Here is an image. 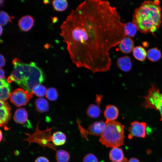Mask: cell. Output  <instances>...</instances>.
<instances>
[{"label": "cell", "mask_w": 162, "mask_h": 162, "mask_svg": "<svg viewBox=\"0 0 162 162\" xmlns=\"http://www.w3.org/2000/svg\"><path fill=\"white\" fill-rule=\"evenodd\" d=\"M119 162H128L127 159L126 158H124L122 161Z\"/></svg>", "instance_id": "obj_37"}, {"label": "cell", "mask_w": 162, "mask_h": 162, "mask_svg": "<svg viewBox=\"0 0 162 162\" xmlns=\"http://www.w3.org/2000/svg\"><path fill=\"white\" fill-rule=\"evenodd\" d=\"M117 64L121 70L124 72L129 71L132 66L130 58L126 56L118 58L117 61Z\"/></svg>", "instance_id": "obj_16"}, {"label": "cell", "mask_w": 162, "mask_h": 162, "mask_svg": "<svg viewBox=\"0 0 162 162\" xmlns=\"http://www.w3.org/2000/svg\"><path fill=\"white\" fill-rule=\"evenodd\" d=\"M162 18L160 1H147L135 9L132 22L141 32L153 33L160 27Z\"/></svg>", "instance_id": "obj_2"}, {"label": "cell", "mask_w": 162, "mask_h": 162, "mask_svg": "<svg viewBox=\"0 0 162 162\" xmlns=\"http://www.w3.org/2000/svg\"><path fill=\"white\" fill-rule=\"evenodd\" d=\"M52 4L54 9L58 11H62L65 10L68 5L66 0H54L52 1Z\"/></svg>", "instance_id": "obj_25"}, {"label": "cell", "mask_w": 162, "mask_h": 162, "mask_svg": "<svg viewBox=\"0 0 162 162\" xmlns=\"http://www.w3.org/2000/svg\"><path fill=\"white\" fill-rule=\"evenodd\" d=\"M11 18L8 14L3 10L0 11V24L2 26L6 25L8 22H10L12 23Z\"/></svg>", "instance_id": "obj_28"}, {"label": "cell", "mask_w": 162, "mask_h": 162, "mask_svg": "<svg viewBox=\"0 0 162 162\" xmlns=\"http://www.w3.org/2000/svg\"><path fill=\"white\" fill-rule=\"evenodd\" d=\"M99 104H91L88 106L86 114L90 118H96L100 115L101 110Z\"/></svg>", "instance_id": "obj_19"}, {"label": "cell", "mask_w": 162, "mask_h": 162, "mask_svg": "<svg viewBox=\"0 0 162 162\" xmlns=\"http://www.w3.org/2000/svg\"><path fill=\"white\" fill-rule=\"evenodd\" d=\"M128 129V138L131 139L133 137L144 138L146 135V124L144 122L134 121L131 123Z\"/></svg>", "instance_id": "obj_8"}, {"label": "cell", "mask_w": 162, "mask_h": 162, "mask_svg": "<svg viewBox=\"0 0 162 162\" xmlns=\"http://www.w3.org/2000/svg\"><path fill=\"white\" fill-rule=\"evenodd\" d=\"M116 7L109 1L86 0L71 10L60 26L72 62L94 73L108 70L110 51L126 37Z\"/></svg>", "instance_id": "obj_1"}, {"label": "cell", "mask_w": 162, "mask_h": 162, "mask_svg": "<svg viewBox=\"0 0 162 162\" xmlns=\"http://www.w3.org/2000/svg\"><path fill=\"white\" fill-rule=\"evenodd\" d=\"M0 68H2L4 66L5 64V60L4 56L1 54L0 55Z\"/></svg>", "instance_id": "obj_31"}, {"label": "cell", "mask_w": 162, "mask_h": 162, "mask_svg": "<svg viewBox=\"0 0 162 162\" xmlns=\"http://www.w3.org/2000/svg\"><path fill=\"white\" fill-rule=\"evenodd\" d=\"M0 126L8 130L10 128L8 127L11 118V108L8 102L0 101Z\"/></svg>", "instance_id": "obj_9"}, {"label": "cell", "mask_w": 162, "mask_h": 162, "mask_svg": "<svg viewBox=\"0 0 162 162\" xmlns=\"http://www.w3.org/2000/svg\"><path fill=\"white\" fill-rule=\"evenodd\" d=\"M4 0H0V6L2 7L4 4Z\"/></svg>", "instance_id": "obj_34"}, {"label": "cell", "mask_w": 162, "mask_h": 162, "mask_svg": "<svg viewBox=\"0 0 162 162\" xmlns=\"http://www.w3.org/2000/svg\"><path fill=\"white\" fill-rule=\"evenodd\" d=\"M12 64L14 69L7 80L9 83L14 82L24 90L31 92L35 86L43 82V71L34 62L25 63L15 58Z\"/></svg>", "instance_id": "obj_3"}, {"label": "cell", "mask_w": 162, "mask_h": 162, "mask_svg": "<svg viewBox=\"0 0 162 162\" xmlns=\"http://www.w3.org/2000/svg\"><path fill=\"white\" fill-rule=\"evenodd\" d=\"M34 93L21 88L15 89L12 93L10 98L11 103L17 107L26 105L33 97Z\"/></svg>", "instance_id": "obj_7"}, {"label": "cell", "mask_w": 162, "mask_h": 162, "mask_svg": "<svg viewBox=\"0 0 162 162\" xmlns=\"http://www.w3.org/2000/svg\"><path fill=\"white\" fill-rule=\"evenodd\" d=\"M0 80L3 79L5 78L4 77V70L2 68H0Z\"/></svg>", "instance_id": "obj_32"}, {"label": "cell", "mask_w": 162, "mask_h": 162, "mask_svg": "<svg viewBox=\"0 0 162 162\" xmlns=\"http://www.w3.org/2000/svg\"><path fill=\"white\" fill-rule=\"evenodd\" d=\"M66 137L64 133L60 131H56L51 136V141L55 146H60L64 145L66 142Z\"/></svg>", "instance_id": "obj_18"}, {"label": "cell", "mask_w": 162, "mask_h": 162, "mask_svg": "<svg viewBox=\"0 0 162 162\" xmlns=\"http://www.w3.org/2000/svg\"><path fill=\"white\" fill-rule=\"evenodd\" d=\"M83 162H98V160L95 155L89 153L85 156Z\"/></svg>", "instance_id": "obj_29"}, {"label": "cell", "mask_w": 162, "mask_h": 162, "mask_svg": "<svg viewBox=\"0 0 162 162\" xmlns=\"http://www.w3.org/2000/svg\"><path fill=\"white\" fill-rule=\"evenodd\" d=\"M47 91L44 86L40 84L35 86L33 88L32 92L38 97H43L46 95Z\"/></svg>", "instance_id": "obj_26"}, {"label": "cell", "mask_w": 162, "mask_h": 162, "mask_svg": "<svg viewBox=\"0 0 162 162\" xmlns=\"http://www.w3.org/2000/svg\"><path fill=\"white\" fill-rule=\"evenodd\" d=\"M147 56L150 61L155 62L159 60L161 57V53L160 50L157 48L149 49L147 52Z\"/></svg>", "instance_id": "obj_23"}, {"label": "cell", "mask_w": 162, "mask_h": 162, "mask_svg": "<svg viewBox=\"0 0 162 162\" xmlns=\"http://www.w3.org/2000/svg\"><path fill=\"white\" fill-rule=\"evenodd\" d=\"M13 119L15 122L20 124L24 125L27 122H29L28 119V113L23 108L18 109L15 111Z\"/></svg>", "instance_id": "obj_13"}, {"label": "cell", "mask_w": 162, "mask_h": 162, "mask_svg": "<svg viewBox=\"0 0 162 162\" xmlns=\"http://www.w3.org/2000/svg\"><path fill=\"white\" fill-rule=\"evenodd\" d=\"M106 127L99 142L106 147H118L124 144V126L116 121H106Z\"/></svg>", "instance_id": "obj_4"}, {"label": "cell", "mask_w": 162, "mask_h": 162, "mask_svg": "<svg viewBox=\"0 0 162 162\" xmlns=\"http://www.w3.org/2000/svg\"><path fill=\"white\" fill-rule=\"evenodd\" d=\"M48 1H44V3L45 4H46L48 3Z\"/></svg>", "instance_id": "obj_38"}, {"label": "cell", "mask_w": 162, "mask_h": 162, "mask_svg": "<svg viewBox=\"0 0 162 162\" xmlns=\"http://www.w3.org/2000/svg\"><path fill=\"white\" fill-rule=\"evenodd\" d=\"M124 30L126 36L131 38L136 35L138 29L132 22H128L124 23Z\"/></svg>", "instance_id": "obj_21"}, {"label": "cell", "mask_w": 162, "mask_h": 162, "mask_svg": "<svg viewBox=\"0 0 162 162\" xmlns=\"http://www.w3.org/2000/svg\"><path fill=\"white\" fill-rule=\"evenodd\" d=\"M122 149L118 147L113 148L109 153V158L112 162H119L124 158Z\"/></svg>", "instance_id": "obj_17"}, {"label": "cell", "mask_w": 162, "mask_h": 162, "mask_svg": "<svg viewBox=\"0 0 162 162\" xmlns=\"http://www.w3.org/2000/svg\"></svg>", "instance_id": "obj_39"}, {"label": "cell", "mask_w": 162, "mask_h": 162, "mask_svg": "<svg viewBox=\"0 0 162 162\" xmlns=\"http://www.w3.org/2000/svg\"><path fill=\"white\" fill-rule=\"evenodd\" d=\"M34 162H50L49 160L44 156H40L37 158Z\"/></svg>", "instance_id": "obj_30"}, {"label": "cell", "mask_w": 162, "mask_h": 162, "mask_svg": "<svg viewBox=\"0 0 162 162\" xmlns=\"http://www.w3.org/2000/svg\"><path fill=\"white\" fill-rule=\"evenodd\" d=\"M133 53L134 58L141 61L145 60L147 55L146 50L141 46H138L134 47Z\"/></svg>", "instance_id": "obj_22"}, {"label": "cell", "mask_w": 162, "mask_h": 162, "mask_svg": "<svg viewBox=\"0 0 162 162\" xmlns=\"http://www.w3.org/2000/svg\"><path fill=\"white\" fill-rule=\"evenodd\" d=\"M144 102L142 106L146 109H154L158 110L162 121V93L154 84H151L147 95L143 97Z\"/></svg>", "instance_id": "obj_5"}, {"label": "cell", "mask_w": 162, "mask_h": 162, "mask_svg": "<svg viewBox=\"0 0 162 162\" xmlns=\"http://www.w3.org/2000/svg\"><path fill=\"white\" fill-rule=\"evenodd\" d=\"M0 142L3 140V134L1 130H0Z\"/></svg>", "instance_id": "obj_35"}, {"label": "cell", "mask_w": 162, "mask_h": 162, "mask_svg": "<svg viewBox=\"0 0 162 162\" xmlns=\"http://www.w3.org/2000/svg\"><path fill=\"white\" fill-rule=\"evenodd\" d=\"M36 110L39 112L43 113L48 111V102L45 99L40 98L37 99L35 102Z\"/></svg>", "instance_id": "obj_20"}, {"label": "cell", "mask_w": 162, "mask_h": 162, "mask_svg": "<svg viewBox=\"0 0 162 162\" xmlns=\"http://www.w3.org/2000/svg\"><path fill=\"white\" fill-rule=\"evenodd\" d=\"M118 45L120 50L125 54L131 52L134 48L133 40L131 38L127 36L121 40Z\"/></svg>", "instance_id": "obj_12"}, {"label": "cell", "mask_w": 162, "mask_h": 162, "mask_svg": "<svg viewBox=\"0 0 162 162\" xmlns=\"http://www.w3.org/2000/svg\"><path fill=\"white\" fill-rule=\"evenodd\" d=\"M118 110L116 106L111 105L106 106L104 112L106 121H115L118 118Z\"/></svg>", "instance_id": "obj_15"}, {"label": "cell", "mask_w": 162, "mask_h": 162, "mask_svg": "<svg viewBox=\"0 0 162 162\" xmlns=\"http://www.w3.org/2000/svg\"><path fill=\"white\" fill-rule=\"evenodd\" d=\"M0 80V100L5 101L10 98L12 94L10 85L5 78Z\"/></svg>", "instance_id": "obj_11"}, {"label": "cell", "mask_w": 162, "mask_h": 162, "mask_svg": "<svg viewBox=\"0 0 162 162\" xmlns=\"http://www.w3.org/2000/svg\"><path fill=\"white\" fill-rule=\"evenodd\" d=\"M0 35H1L2 33V31H3V28L2 27V26L0 25Z\"/></svg>", "instance_id": "obj_36"}, {"label": "cell", "mask_w": 162, "mask_h": 162, "mask_svg": "<svg viewBox=\"0 0 162 162\" xmlns=\"http://www.w3.org/2000/svg\"><path fill=\"white\" fill-rule=\"evenodd\" d=\"M128 162H140L137 159L135 158H131Z\"/></svg>", "instance_id": "obj_33"}, {"label": "cell", "mask_w": 162, "mask_h": 162, "mask_svg": "<svg viewBox=\"0 0 162 162\" xmlns=\"http://www.w3.org/2000/svg\"><path fill=\"white\" fill-rule=\"evenodd\" d=\"M106 127V122L102 121L95 122L90 125L88 130H86L83 128H81L80 130L82 136L85 137L86 133L89 134L98 136L101 135L105 129Z\"/></svg>", "instance_id": "obj_10"}, {"label": "cell", "mask_w": 162, "mask_h": 162, "mask_svg": "<svg viewBox=\"0 0 162 162\" xmlns=\"http://www.w3.org/2000/svg\"><path fill=\"white\" fill-rule=\"evenodd\" d=\"M58 96V92L55 88L51 87L47 89L46 97L49 100L55 101L57 99Z\"/></svg>", "instance_id": "obj_27"}, {"label": "cell", "mask_w": 162, "mask_h": 162, "mask_svg": "<svg viewBox=\"0 0 162 162\" xmlns=\"http://www.w3.org/2000/svg\"><path fill=\"white\" fill-rule=\"evenodd\" d=\"M52 128H49L44 131H40L38 128V124L37 125L36 129L35 132L33 134L25 133L28 136V138L24 140V141H28L29 145L31 143L35 142L42 146L44 148L45 146H47L51 148L55 149L53 145L51 144L50 142L51 141V130Z\"/></svg>", "instance_id": "obj_6"}, {"label": "cell", "mask_w": 162, "mask_h": 162, "mask_svg": "<svg viewBox=\"0 0 162 162\" xmlns=\"http://www.w3.org/2000/svg\"><path fill=\"white\" fill-rule=\"evenodd\" d=\"M55 158L57 162H68L70 160V156L66 151L60 149L57 151Z\"/></svg>", "instance_id": "obj_24"}, {"label": "cell", "mask_w": 162, "mask_h": 162, "mask_svg": "<svg viewBox=\"0 0 162 162\" xmlns=\"http://www.w3.org/2000/svg\"><path fill=\"white\" fill-rule=\"evenodd\" d=\"M34 22L33 18L30 15L22 16L18 21V25L22 31L27 32L32 27Z\"/></svg>", "instance_id": "obj_14"}]
</instances>
